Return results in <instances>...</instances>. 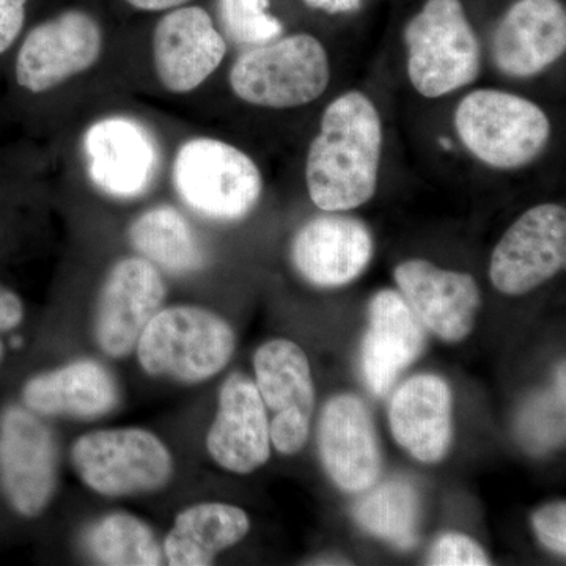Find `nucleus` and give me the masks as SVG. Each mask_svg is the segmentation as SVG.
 I'll list each match as a JSON object with an SVG mask.
<instances>
[{
    "label": "nucleus",
    "mask_w": 566,
    "mask_h": 566,
    "mask_svg": "<svg viewBox=\"0 0 566 566\" xmlns=\"http://www.w3.org/2000/svg\"><path fill=\"white\" fill-rule=\"evenodd\" d=\"M382 153V123L360 92L338 96L324 111L305 163L312 202L326 212L363 207L375 196Z\"/></svg>",
    "instance_id": "nucleus-1"
},
{
    "label": "nucleus",
    "mask_w": 566,
    "mask_h": 566,
    "mask_svg": "<svg viewBox=\"0 0 566 566\" xmlns=\"http://www.w3.org/2000/svg\"><path fill=\"white\" fill-rule=\"evenodd\" d=\"M408 76L424 98L468 87L482 69V50L461 0H427L405 29Z\"/></svg>",
    "instance_id": "nucleus-2"
},
{
    "label": "nucleus",
    "mask_w": 566,
    "mask_h": 566,
    "mask_svg": "<svg viewBox=\"0 0 566 566\" xmlns=\"http://www.w3.org/2000/svg\"><path fill=\"white\" fill-rule=\"evenodd\" d=\"M234 345L232 326L222 316L193 305H177L153 316L136 346L140 367L148 375L196 385L227 367Z\"/></svg>",
    "instance_id": "nucleus-3"
},
{
    "label": "nucleus",
    "mask_w": 566,
    "mask_h": 566,
    "mask_svg": "<svg viewBox=\"0 0 566 566\" xmlns=\"http://www.w3.org/2000/svg\"><path fill=\"white\" fill-rule=\"evenodd\" d=\"M331 81L322 41L296 33L244 52L230 71L238 98L268 109H292L315 102Z\"/></svg>",
    "instance_id": "nucleus-4"
},
{
    "label": "nucleus",
    "mask_w": 566,
    "mask_h": 566,
    "mask_svg": "<svg viewBox=\"0 0 566 566\" xmlns=\"http://www.w3.org/2000/svg\"><path fill=\"white\" fill-rule=\"evenodd\" d=\"M455 128L476 159L502 170L534 161L551 137L549 118L538 104L501 91L465 95L457 107Z\"/></svg>",
    "instance_id": "nucleus-5"
},
{
    "label": "nucleus",
    "mask_w": 566,
    "mask_h": 566,
    "mask_svg": "<svg viewBox=\"0 0 566 566\" xmlns=\"http://www.w3.org/2000/svg\"><path fill=\"white\" fill-rule=\"evenodd\" d=\"M174 185L189 208L223 222L245 218L263 191L256 164L233 145L210 137L181 145L174 161Z\"/></svg>",
    "instance_id": "nucleus-6"
},
{
    "label": "nucleus",
    "mask_w": 566,
    "mask_h": 566,
    "mask_svg": "<svg viewBox=\"0 0 566 566\" xmlns=\"http://www.w3.org/2000/svg\"><path fill=\"white\" fill-rule=\"evenodd\" d=\"M71 461L82 482L107 497L161 490L174 472L169 449L158 436L140 428L84 434L74 442Z\"/></svg>",
    "instance_id": "nucleus-7"
},
{
    "label": "nucleus",
    "mask_w": 566,
    "mask_h": 566,
    "mask_svg": "<svg viewBox=\"0 0 566 566\" xmlns=\"http://www.w3.org/2000/svg\"><path fill=\"white\" fill-rule=\"evenodd\" d=\"M565 264V207L543 203L506 230L491 255L490 277L499 292L521 296L551 281Z\"/></svg>",
    "instance_id": "nucleus-8"
},
{
    "label": "nucleus",
    "mask_w": 566,
    "mask_h": 566,
    "mask_svg": "<svg viewBox=\"0 0 566 566\" xmlns=\"http://www.w3.org/2000/svg\"><path fill=\"white\" fill-rule=\"evenodd\" d=\"M255 386L270 420L271 442L282 455H294L305 446L315 408L311 364L300 345L275 338L260 346L253 357Z\"/></svg>",
    "instance_id": "nucleus-9"
},
{
    "label": "nucleus",
    "mask_w": 566,
    "mask_h": 566,
    "mask_svg": "<svg viewBox=\"0 0 566 566\" xmlns=\"http://www.w3.org/2000/svg\"><path fill=\"white\" fill-rule=\"evenodd\" d=\"M103 51L98 21L84 10L62 11L28 33L14 73L20 87L43 93L91 70Z\"/></svg>",
    "instance_id": "nucleus-10"
},
{
    "label": "nucleus",
    "mask_w": 566,
    "mask_h": 566,
    "mask_svg": "<svg viewBox=\"0 0 566 566\" xmlns=\"http://www.w3.org/2000/svg\"><path fill=\"white\" fill-rule=\"evenodd\" d=\"M57 483V447L50 428L21 408L0 417V486L22 516L46 510Z\"/></svg>",
    "instance_id": "nucleus-11"
},
{
    "label": "nucleus",
    "mask_w": 566,
    "mask_h": 566,
    "mask_svg": "<svg viewBox=\"0 0 566 566\" xmlns=\"http://www.w3.org/2000/svg\"><path fill=\"white\" fill-rule=\"evenodd\" d=\"M82 148L93 185L115 199L140 197L158 174L155 136L134 118L107 117L93 123Z\"/></svg>",
    "instance_id": "nucleus-12"
},
{
    "label": "nucleus",
    "mask_w": 566,
    "mask_h": 566,
    "mask_svg": "<svg viewBox=\"0 0 566 566\" xmlns=\"http://www.w3.org/2000/svg\"><path fill=\"white\" fill-rule=\"evenodd\" d=\"M166 285L158 268L142 259H123L107 274L99 292L95 337L111 357H125L136 348L153 316L161 311Z\"/></svg>",
    "instance_id": "nucleus-13"
},
{
    "label": "nucleus",
    "mask_w": 566,
    "mask_h": 566,
    "mask_svg": "<svg viewBox=\"0 0 566 566\" xmlns=\"http://www.w3.org/2000/svg\"><path fill=\"white\" fill-rule=\"evenodd\" d=\"M153 63L166 91H196L221 65L227 43L202 7L169 10L153 31Z\"/></svg>",
    "instance_id": "nucleus-14"
},
{
    "label": "nucleus",
    "mask_w": 566,
    "mask_h": 566,
    "mask_svg": "<svg viewBox=\"0 0 566 566\" xmlns=\"http://www.w3.org/2000/svg\"><path fill=\"white\" fill-rule=\"evenodd\" d=\"M401 296L424 329L449 344L463 342L475 326L482 294L472 275L408 260L394 271Z\"/></svg>",
    "instance_id": "nucleus-15"
},
{
    "label": "nucleus",
    "mask_w": 566,
    "mask_h": 566,
    "mask_svg": "<svg viewBox=\"0 0 566 566\" xmlns=\"http://www.w3.org/2000/svg\"><path fill=\"white\" fill-rule=\"evenodd\" d=\"M318 450L327 474L348 493L370 490L381 474L382 457L374 420L356 395H337L324 405Z\"/></svg>",
    "instance_id": "nucleus-16"
},
{
    "label": "nucleus",
    "mask_w": 566,
    "mask_h": 566,
    "mask_svg": "<svg viewBox=\"0 0 566 566\" xmlns=\"http://www.w3.org/2000/svg\"><path fill=\"white\" fill-rule=\"evenodd\" d=\"M374 259L370 229L352 216H318L305 223L292 244V260L305 281L337 289L356 281Z\"/></svg>",
    "instance_id": "nucleus-17"
},
{
    "label": "nucleus",
    "mask_w": 566,
    "mask_h": 566,
    "mask_svg": "<svg viewBox=\"0 0 566 566\" xmlns=\"http://www.w3.org/2000/svg\"><path fill=\"white\" fill-rule=\"evenodd\" d=\"M212 460L233 474H251L271 457L270 417L251 378L230 375L207 438Z\"/></svg>",
    "instance_id": "nucleus-18"
},
{
    "label": "nucleus",
    "mask_w": 566,
    "mask_h": 566,
    "mask_svg": "<svg viewBox=\"0 0 566 566\" xmlns=\"http://www.w3.org/2000/svg\"><path fill=\"white\" fill-rule=\"evenodd\" d=\"M565 50L566 11L560 0H516L495 28L493 61L506 76H536Z\"/></svg>",
    "instance_id": "nucleus-19"
},
{
    "label": "nucleus",
    "mask_w": 566,
    "mask_h": 566,
    "mask_svg": "<svg viewBox=\"0 0 566 566\" xmlns=\"http://www.w3.org/2000/svg\"><path fill=\"white\" fill-rule=\"evenodd\" d=\"M423 348L424 327L401 293H376L368 305V329L360 349L368 389L378 397L389 392L395 379L416 363Z\"/></svg>",
    "instance_id": "nucleus-20"
},
{
    "label": "nucleus",
    "mask_w": 566,
    "mask_h": 566,
    "mask_svg": "<svg viewBox=\"0 0 566 566\" xmlns=\"http://www.w3.org/2000/svg\"><path fill=\"white\" fill-rule=\"evenodd\" d=\"M390 430L397 444L420 463L444 460L452 441V392L441 376L416 375L390 401Z\"/></svg>",
    "instance_id": "nucleus-21"
},
{
    "label": "nucleus",
    "mask_w": 566,
    "mask_h": 566,
    "mask_svg": "<svg viewBox=\"0 0 566 566\" xmlns=\"http://www.w3.org/2000/svg\"><path fill=\"white\" fill-rule=\"evenodd\" d=\"M24 403L41 416L93 419L118 403V389L109 371L93 360H76L35 376L22 390Z\"/></svg>",
    "instance_id": "nucleus-22"
},
{
    "label": "nucleus",
    "mask_w": 566,
    "mask_h": 566,
    "mask_svg": "<svg viewBox=\"0 0 566 566\" xmlns=\"http://www.w3.org/2000/svg\"><path fill=\"white\" fill-rule=\"evenodd\" d=\"M251 528L248 513L229 504L193 505L175 517L164 539V557L172 566H207Z\"/></svg>",
    "instance_id": "nucleus-23"
},
{
    "label": "nucleus",
    "mask_w": 566,
    "mask_h": 566,
    "mask_svg": "<svg viewBox=\"0 0 566 566\" xmlns=\"http://www.w3.org/2000/svg\"><path fill=\"white\" fill-rule=\"evenodd\" d=\"M142 259L166 273L185 275L202 270L205 253L192 227L175 208L158 207L139 216L128 232Z\"/></svg>",
    "instance_id": "nucleus-24"
},
{
    "label": "nucleus",
    "mask_w": 566,
    "mask_h": 566,
    "mask_svg": "<svg viewBox=\"0 0 566 566\" xmlns=\"http://www.w3.org/2000/svg\"><path fill=\"white\" fill-rule=\"evenodd\" d=\"M88 556L99 565H163L164 551L148 524L126 513L96 521L84 535Z\"/></svg>",
    "instance_id": "nucleus-25"
},
{
    "label": "nucleus",
    "mask_w": 566,
    "mask_h": 566,
    "mask_svg": "<svg viewBox=\"0 0 566 566\" xmlns=\"http://www.w3.org/2000/svg\"><path fill=\"white\" fill-rule=\"evenodd\" d=\"M354 516L371 535L400 549H411L417 543L419 494L409 483L398 480L382 483L357 502Z\"/></svg>",
    "instance_id": "nucleus-26"
},
{
    "label": "nucleus",
    "mask_w": 566,
    "mask_h": 566,
    "mask_svg": "<svg viewBox=\"0 0 566 566\" xmlns=\"http://www.w3.org/2000/svg\"><path fill=\"white\" fill-rule=\"evenodd\" d=\"M271 0H218L219 20L238 44L262 46L282 35L283 24L270 13Z\"/></svg>",
    "instance_id": "nucleus-27"
},
{
    "label": "nucleus",
    "mask_w": 566,
    "mask_h": 566,
    "mask_svg": "<svg viewBox=\"0 0 566 566\" xmlns=\"http://www.w3.org/2000/svg\"><path fill=\"white\" fill-rule=\"evenodd\" d=\"M428 565L434 566H488L490 557L474 538L449 532L436 539L428 554Z\"/></svg>",
    "instance_id": "nucleus-28"
},
{
    "label": "nucleus",
    "mask_w": 566,
    "mask_h": 566,
    "mask_svg": "<svg viewBox=\"0 0 566 566\" xmlns=\"http://www.w3.org/2000/svg\"><path fill=\"white\" fill-rule=\"evenodd\" d=\"M532 526L539 542L558 556L566 554V504L554 502L539 509L532 516Z\"/></svg>",
    "instance_id": "nucleus-29"
},
{
    "label": "nucleus",
    "mask_w": 566,
    "mask_h": 566,
    "mask_svg": "<svg viewBox=\"0 0 566 566\" xmlns=\"http://www.w3.org/2000/svg\"><path fill=\"white\" fill-rule=\"evenodd\" d=\"M28 0H0V54L10 50L24 28Z\"/></svg>",
    "instance_id": "nucleus-30"
},
{
    "label": "nucleus",
    "mask_w": 566,
    "mask_h": 566,
    "mask_svg": "<svg viewBox=\"0 0 566 566\" xmlns=\"http://www.w3.org/2000/svg\"><path fill=\"white\" fill-rule=\"evenodd\" d=\"M24 316V307L20 296L0 283V333L20 326Z\"/></svg>",
    "instance_id": "nucleus-31"
},
{
    "label": "nucleus",
    "mask_w": 566,
    "mask_h": 566,
    "mask_svg": "<svg viewBox=\"0 0 566 566\" xmlns=\"http://www.w3.org/2000/svg\"><path fill=\"white\" fill-rule=\"evenodd\" d=\"M311 9L324 11L327 14L353 13L363 7L364 0H304Z\"/></svg>",
    "instance_id": "nucleus-32"
},
{
    "label": "nucleus",
    "mask_w": 566,
    "mask_h": 566,
    "mask_svg": "<svg viewBox=\"0 0 566 566\" xmlns=\"http://www.w3.org/2000/svg\"><path fill=\"white\" fill-rule=\"evenodd\" d=\"M133 9L142 11H169L186 6L191 0H125Z\"/></svg>",
    "instance_id": "nucleus-33"
},
{
    "label": "nucleus",
    "mask_w": 566,
    "mask_h": 566,
    "mask_svg": "<svg viewBox=\"0 0 566 566\" xmlns=\"http://www.w3.org/2000/svg\"><path fill=\"white\" fill-rule=\"evenodd\" d=\"M565 364L560 365L557 374V400L565 405Z\"/></svg>",
    "instance_id": "nucleus-34"
},
{
    "label": "nucleus",
    "mask_w": 566,
    "mask_h": 566,
    "mask_svg": "<svg viewBox=\"0 0 566 566\" xmlns=\"http://www.w3.org/2000/svg\"><path fill=\"white\" fill-rule=\"evenodd\" d=\"M2 356H3V346H2V342H0V359H2Z\"/></svg>",
    "instance_id": "nucleus-35"
}]
</instances>
